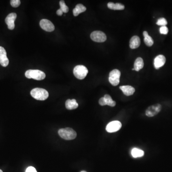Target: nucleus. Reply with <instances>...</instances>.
I'll list each match as a JSON object with an SVG mask.
<instances>
[{
	"label": "nucleus",
	"instance_id": "nucleus-25",
	"mask_svg": "<svg viewBox=\"0 0 172 172\" xmlns=\"http://www.w3.org/2000/svg\"><path fill=\"white\" fill-rule=\"evenodd\" d=\"M160 32L161 34H167L168 33V29L166 26L161 27L160 28Z\"/></svg>",
	"mask_w": 172,
	"mask_h": 172
},
{
	"label": "nucleus",
	"instance_id": "nucleus-24",
	"mask_svg": "<svg viewBox=\"0 0 172 172\" xmlns=\"http://www.w3.org/2000/svg\"><path fill=\"white\" fill-rule=\"evenodd\" d=\"M11 5L13 7H18L21 4V1L20 0H11L10 2Z\"/></svg>",
	"mask_w": 172,
	"mask_h": 172
},
{
	"label": "nucleus",
	"instance_id": "nucleus-1",
	"mask_svg": "<svg viewBox=\"0 0 172 172\" xmlns=\"http://www.w3.org/2000/svg\"><path fill=\"white\" fill-rule=\"evenodd\" d=\"M30 93L34 99L39 100H45L48 98L49 96L48 91L46 90L38 88L33 89Z\"/></svg>",
	"mask_w": 172,
	"mask_h": 172
},
{
	"label": "nucleus",
	"instance_id": "nucleus-15",
	"mask_svg": "<svg viewBox=\"0 0 172 172\" xmlns=\"http://www.w3.org/2000/svg\"><path fill=\"white\" fill-rule=\"evenodd\" d=\"M78 106V103H77L75 99H72V100L68 99L65 102V107L69 110L77 109Z\"/></svg>",
	"mask_w": 172,
	"mask_h": 172
},
{
	"label": "nucleus",
	"instance_id": "nucleus-16",
	"mask_svg": "<svg viewBox=\"0 0 172 172\" xmlns=\"http://www.w3.org/2000/svg\"><path fill=\"white\" fill-rule=\"evenodd\" d=\"M107 5L109 9L113 10H123L125 8L124 5L120 3L114 4L113 2H110L108 3Z\"/></svg>",
	"mask_w": 172,
	"mask_h": 172
},
{
	"label": "nucleus",
	"instance_id": "nucleus-6",
	"mask_svg": "<svg viewBox=\"0 0 172 172\" xmlns=\"http://www.w3.org/2000/svg\"><path fill=\"white\" fill-rule=\"evenodd\" d=\"M91 38L93 41L96 42L102 43L105 41L107 37L104 33L101 31H95L91 33Z\"/></svg>",
	"mask_w": 172,
	"mask_h": 172
},
{
	"label": "nucleus",
	"instance_id": "nucleus-13",
	"mask_svg": "<svg viewBox=\"0 0 172 172\" xmlns=\"http://www.w3.org/2000/svg\"><path fill=\"white\" fill-rule=\"evenodd\" d=\"M120 90H122L124 95L127 96L133 95L135 92V88L131 86H123L119 87Z\"/></svg>",
	"mask_w": 172,
	"mask_h": 172
},
{
	"label": "nucleus",
	"instance_id": "nucleus-21",
	"mask_svg": "<svg viewBox=\"0 0 172 172\" xmlns=\"http://www.w3.org/2000/svg\"><path fill=\"white\" fill-rule=\"evenodd\" d=\"M104 97L105 100L107 105L110 106V107H114L116 105V102L114 101L111 97L108 94H106Z\"/></svg>",
	"mask_w": 172,
	"mask_h": 172
},
{
	"label": "nucleus",
	"instance_id": "nucleus-14",
	"mask_svg": "<svg viewBox=\"0 0 172 172\" xmlns=\"http://www.w3.org/2000/svg\"><path fill=\"white\" fill-rule=\"evenodd\" d=\"M141 44V40L139 37L135 36L130 39V47L132 49H136L139 47Z\"/></svg>",
	"mask_w": 172,
	"mask_h": 172
},
{
	"label": "nucleus",
	"instance_id": "nucleus-20",
	"mask_svg": "<svg viewBox=\"0 0 172 172\" xmlns=\"http://www.w3.org/2000/svg\"><path fill=\"white\" fill-rule=\"evenodd\" d=\"M131 154H132V156L134 158H138V157H141L143 156L144 151L142 150H140V149L134 148L132 149Z\"/></svg>",
	"mask_w": 172,
	"mask_h": 172
},
{
	"label": "nucleus",
	"instance_id": "nucleus-12",
	"mask_svg": "<svg viewBox=\"0 0 172 172\" xmlns=\"http://www.w3.org/2000/svg\"><path fill=\"white\" fill-rule=\"evenodd\" d=\"M166 59L164 56L160 55L157 56L154 60V65L156 69H158L165 64Z\"/></svg>",
	"mask_w": 172,
	"mask_h": 172
},
{
	"label": "nucleus",
	"instance_id": "nucleus-19",
	"mask_svg": "<svg viewBox=\"0 0 172 172\" xmlns=\"http://www.w3.org/2000/svg\"><path fill=\"white\" fill-rule=\"evenodd\" d=\"M143 37H144V42L145 44L148 46H151L154 44V40L148 34L147 31H144L143 32Z\"/></svg>",
	"mask_w": 172,
	"mask_h": 172
},
{
	"label": "nucleus",
	"instance_id": "nucleus-22",
	"mask_svg": "<svg viewBox=\"0 0 172 172\" xmlns=\"http://www.w3.org/2000/svg\"><path fill=\"white\" fill-rule=\"evenodd\" d=\"M60 6V9L63 11V13H68L69 11L68 7V6L65 5L64 1L61 0L59 2Z\"/></svg>",
	"mask_w": 172,
	"mask_h": 172
},
{
	"label": "nucleus",
	"instance_id": "nucleus-31",
	"mask_svg": "<svg viewBox=\"0 0 172 172\" xmlns=\"http://www.w3.org/2000/svg\"><path fill=\"white\" fill-rule=\"evenodd\" d=\"M132 70H134V68H133L132 69Z\"/></svg>",
	"mask_w": 172,
	"mask_h": 172
},
{
	"label": "nucleus",
	"instance_id": "nucleus-5",
	"mask_svg": "<svg viewBox=\"0 0 172 172\" xmlns=\"http://www.w3.org/2000/svg\"><path fill=\"white\" fill-rule=\"evenodd\" d=\"M120 72L118 69H114L110 71L109 74V82L111 85L116 86L119 84Z\"/></svg>",
	"mask_w": 172,
	"mask_h": 172
},
{
	"label": "nucleus",
	"instance_id": "nucleus-29",
	"mask_svg": "<svg viewBox=\"0 0 172 172\" xmlns=\"http://www.w3.org/2000/svg\"><path fill=\"white\" fill-rule=\"evenodd\" d=\"M81 172H87L86 171H82Z\"/></svg>",
	"mask_w": 172,
	"mask_h": 172
},
{
	"label": "nucleus",
	"instance_id": "nucleus-11",
	"mask_svg": "<svg viewBox=\"0 0 172 172\" xmlns=\"http://www.w3.org/2000/svg\"><path fill=\"white\" fill-rule=\"evenodd\" d=\"M9 61L7 56V53L4 47L0 46V64L2 67H7Z\"/></svg>",
	"mask_w": 172,
	"mask_h": 172
},
{
	"label": "nucleus",
	"instance_id": "nucleus-3",
	"mask_svg": "<svg viewBox=\"0 0 172 172\" xmlns=\"http://www.w3.org/2000/svg\"><path fill=\"white\" fill-rule=\"evenodd\" d=\"M25 77L27 78L30 79H36L37 80H41L44 79L46 78V74L39 70H27L25 73Z\"/></svg>",
	"mask_w": 172,
	"mask_h": 172
},
{
	"label": "nucleus",
	"instance_id": "nucleus-30",
	"mask_svg": "<svg viewBox=\"0 0 172 172\" xmlns=\"http://www.w3.org/2000/svg\"><path fill=\"white\" fill-rule=\"evenodd\" d=\"M0 172H2V170H1V169H0Z\"/></svg>",
	"mask_w": 172,
	"mask_h": 172
},
{
	"label": "nucleus",
	"instance_id": "nucleus-9",
	"mask_svg": "<svg viewBox=\"0 0 172 172\" xmlns=\"http://www.w3.org/2000/svg\"><path fill=\"white\" fill-rule=\"evenodd\" d=\"M40 27L45 31L51 32L55 30V27L53 23L48 20L44 19L40 21Z\"/></svg>",
	"mask_w": 172,
	"mask_h": 172
},
{
	"label": "nucleus",
	"instance_id": "nucleus-17",
	"mask_svg": "<svg viewBox=\"0 0 172 172\" xmlns=\"http://www.w3.org/2000/svg\"><path fill=\"white\" fill-rule=\"evenodd\" d=\"M86 7L82 4H78L76 6V7L73 10V15L77 16L80 13H83L86 11Z\"/></svg>",
	"mask_w": 172,
	"mask_h": 172
},
{
	"label": "nucleus",
	"instance_id": "nucleus-10",
	"mask_svg": "<svg viewBox=\"0 0 172 172\" xmlns=\"http://www.w3.org/2000/svg\"><path fill=\"white\" fill-rule=\"evenodd\" d=\"M17 17V14L15 13H12L9 14L6 17L5 22L7 25L8 29L10 30H13L15 27L14 21Z\"/></svg>",
	"mask_w": 172,
	"mask_h": 172
},
{
	"label": "nucleus",
	"instance_id": "nucleus-4",
	"mask_svg": "<svg viewBox=\"0 0 172 172\" xmlns=\"http://www.w3.org/2000/svg\"><path fill=\"white\" fill-rule=\"evenodd\" d=\"M73 73L76 78L81 80L86 78L88 73V70L84 65H77L74 68Z\"/></svg>",
	"mask_w": 172,
	"mask_h": 172
},
{
	"label": "nucleus",
	"instance_id": "nucleus-28",
	"mask_svg": "<svg viewBox=\"0 0 172 172\" xmlns=\"http://www.w3.org/2000/svg\"><path fill=\"white\" fill-rule=\"evenodd\" d=\"M63 14V11H62L60 9L58 10L57 11H56V14H57V15H59V16H61V15Z\"/></svg>",
	"mask_w": 172,
	"mask_h": 172
},
{
	"label": "nucleus",
	"instance_id": "nucleus-26",
	"mask_svg": "<svg viewBox=\"0 0 172 172\" xmlns=\"http://www.w3.org/2000/svg\"><path fill=\"white\" fill-rule=\"evenodd\" d=\"M99 104L101 106L107 105L106 102L105 100L104 97H102L100 99L99 101Z\"/></svg>",
	"mask_w": 172,
	"mask_h": 172
},
{
	"label": "nucleus",
	"instance_id": "nucleus-27",
	"mask_svg": "<svg viewBox=\"0 0 172 172\" xmlns=\"http://www.w3.org/2000/svg\"><path fill=\"white\" fill-rule=\"evenodd\" d=\"M25 172H37L36 168L33 166H29Z\"/></svg>",
	"mask_w": 172,
	"mask_h": 172
},
{
	"label": "nucleus",
	"instance_id": "nucleus-2",
	"mask_svg": "<svg viewBox=\"0 0 172 172\" xmlns=\"http://www.w3.org/2000/svg\"><path fill=\"white\" fill-rule=\"evenodd\" d=\"M58 132L59 135L65 140H73L77 137L76 132L73 129L70 128L60 129L59 130Z\"/></svg>",
	"mask_w": 172,
	"mask_h": 172
},
{
	"label": "nucleus",
	"instance_id": "nucleus-18",
	"mask_svg": "<svg viewBox=\"0 0 172 172\" xmlns=\"http://www.w3.org/2000/svg\"><path fill=\"white\" fill-rule=\"evenodd\" d=\"M143 66H144V62L143 59L141 57H138L134 62V70L139 71L143 68Z\"/></svg>",
	"mask_w": 172,
	"mask_h": 172
},
{
	"label": "nucleus",
	"instance_id": "nucleus-8",
	"mask_svg": "<svg viewBox=\"0 0 172 172\" xmlns=\"http://www.w3.org/2000/svg\"><path fill=\"white\" fill-rule=\"evenodd\" d=\"M122 123L118 120H114L107 124L106 130L109 133H113L120 130L122 127Z\"/></svg>",
	"mask_w": 172,
	"mask_h": 172
},
{
	"label": "nucleus",
	"instance_id": "nucleus-7",
	"mask_svg": "<svg viewBox=\"0 0 172 172\" xmlns=\"http://www.w3.org/2000/svg\"><path fill=\"white\" fill-rule=\"evenodd\" d=\"M162 106L160 104L151 105L147 108L146 110L145 114L146 116L149 117H153L156 115L161 110Z\"/></svg>",
	"mask_w": 172,
	"mask_h": 172
},
{
	"label": "nucleus",
	"instance_id": "nucleus-23",
	"mask_svg": "<svg viewBox=\"0 0 172 172\" xmlns=\"http://www.w3.org/2000/svg\"><path fill=\"white\" fill-rule=\"evenodd\" d=\"M156 24L161 27H164L166 26V24H167V22L164 18H161L158 20Z\"/></svg>",
	"mask_w": 172,
	"mask_h": 172
}]
</instances>
